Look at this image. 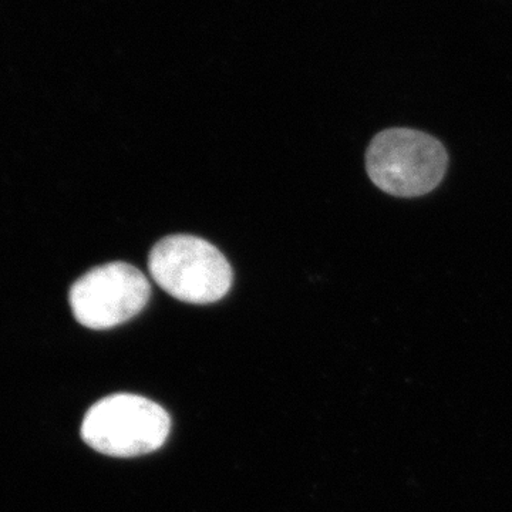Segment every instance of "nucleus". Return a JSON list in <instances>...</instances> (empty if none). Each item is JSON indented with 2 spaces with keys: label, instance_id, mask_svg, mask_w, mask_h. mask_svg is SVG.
Instances as JSON below:
<instances>
[{
  "label": "nucleus",
  "instance_id": "obj_1",
  "mask_svg": "<svg viewBox=\"0 0 512 512\" xmlns=\"http://www.w3.org/2000/svg\"><path fill=\"white\" fill-rule=\"evenodd\" d=\"M448 154L436 137L394 127L380 131L366 151V170L372 183L386 194L417 198L430 194L446 177Z\"/></svg>",
  "mask_w": 512,
  "mask_h": 512
},
{
  "label": "nucleus",
  "instance_id": "obj_2",
  "mask_svg": "<svg viewBox=\"0 0 512 512\" xmlns=\"http://www.w3.org/2000/svg\"><path fill=\"white\" fill-rule=\"evenodd\" d=\"M157 285L178 301L208 305L231 289V265L214 245L192 235H171L158 241L148 256Z\"/></svg>",
  "mask_w": 512,
  "mask_h": 512
},
{
  "label": "nucleus",
  "instance_id": "obj_3",
  "mask_svg": "<svg viewBox=\"0 0 512 512\" xmlns=\"http://www.w3.org/2000/svg\"><path fill=\"white\" fill-rule=\"evenodd\" d=\"M170 427V416L160 404L137 394H111L90 407L82 437L106 456L136 457L163 446Z\"/></svg>",
  "mask_w": 512,
  "mask_h": 512
},
{
  "label": "nucleus",
  "instance_id": "obj_4",
  "mask_svg": "<svg viewBox=\"0 0 512 512\" xmlns=\"http://www.w3.org/2000/svg\"><path fill=\"white\" fill-rule=\"evenodd\" d=\"M151 286L146 275L126 262H110L87 272L70 289V306L80 325L116 328L146 308Z\"/></svg>",
  "mask_w": 512,
  "mask_h": 512
}]
</instances>
